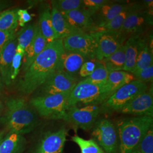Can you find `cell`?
<instances>
[{
	"mask_svg": "<svg viewBox=\"0 0 153 153\" xmlns=\"http://www.w3.org/2000/svg\"><path fill=\"white\" fill-rule=\"evenodd\" d=\"M71 140L79 147L81 153H105L93 139L86 140L78 136L71 137Z\"/></svg>",
	"mask_w": 153,
	"mask_h": 153,
	"instance_id": "cell-30",
	"label": "cell"
},
{
	"mask_svg": "<svg viewBox=\"0 0 153 153\" xmlns=\"http://www.w3.org/2000/svg\"><path fill=\"white\" fill-rule=\"evenodd\" d=\"M132 153H140V150H139V149H138V146L137 147L134 151H133V152Z\"/></svg>",
	"mask_w": 153,
	"mask_h": 153,
	"instance_id": "cell-44",
	"label": "cell"
},
{
	"mask_svg": "<svg viewBox=\"0 0 153 153\" xmlns=\"http://www.w3.org/2000/svg\"><path fill=\"white\" fill-rule=\"evenodd\" d=\"M71 91L50 95L37 96L31 99L29 104L43 118L62 119L68 108V99Z\"/></svg>",
	"mask_w": 153,
	"mask_h": 153,
	"instance_id": "cell-5",
	"label": "cell"
},
{
	"mask_svg": "<svg viewBox=\"0 0 153 153\" xmlns=\"http://www.w3.org/2000/svg\"><path fill=\"white\" fill-rule=\"evenodd\" d=\"M134 80L136 79L131 73L123 71H114L109 73L106 83L112 95L119 88Z\"/></svg>",
	"mask_w": 153,
	"mask_h": 153,
	"instance_id": "cell-24",
	"label": "cell"
},
{
	"mask_svg": "<svg viewBox=\"0 0 153 153\" xmlns=\"http://www.w3.org/2000/svg\"><path fill=\"white\" fill-rule=\"evenodd\" d=\"M117 112L137 116L153 117V89L150 88L133 99Z\"/></svg>",
	"mask_w": 153,
	"mask_h": 153,
	"instance_id": "cell-13",
	"label": "cell"
},
{
	"mask_svg": "<svg viewBox=\"0 0 153 153\" xmlns=\"http://www.w3.org/2000/svg\"><path fill=\"white\" fill-rule=\"evenodd\" d=\"M16 33V30L4 31L0 30V52L6 42Z\"/></svg>",
	"mask_w": 153,
	"mask_h": 153,
	"instance_id": "cell-39",
	"label": "cell"
},
{
	"mask_svg": "<svg viewBox=\"0 0 153 153\" xmlns=\"http://www.w3.org/2000/svg\"><path fill=\"white\" fill-rule=\"evenodd\" d=\"M25 53V50L19 45L17 44L16 53L12 61L10 70V79L12 83H13V82L16 80V77L19 74L20 68L22 65V59H23Z\"/></svg>",
	"mask_w": 153,
	"mask_h": 153,
	"instance_id": "cell-33",
	"label": "cell"
},
{
	"mask_svg": "<svg viewBox=\"0 0 153 153\" xmlns=\"http://www.w3.org/2000/svg\"><path fill=\"white\" fill-rule=\"evenodd\" d=\"M47 44V42L43 36L39 27V23L36 25L35 33L33 40L25 50L24 60L22 64V71L24 73L27 70L29 66L38 56V55L44 50Z\"/></svg>",
	"mask_w": 153,
	"mask_h": 153,
	"instance_id": "cell-18",
	"label": "cell"
},
{
	"mask_svg": "<svg viewBox=\"0 0 153 153\" xmlns=\"http://www.w3.org/2000/svg\"><path fill=\"white\" fill-rule=\"evenodd\" d=\"M36 24L26 25L21 29L16 35L18 44L23 49H27L28 45L31 42L35 33Z\"/></svg>",
	"mask_w": 153,
	"mask_h": 153,
	"instance_id": "cell-29",
	"label": "cell"
},
{
	"mask_svg": "<svg viewBox=\"0 0 153 153\" xmlns=\"http://www.w3.org/2000/svg\"><path fill=\"white\" fill-rule=\"evenodd\" d=\"M18 8L7 9L0 13V30L9 31L16 30L18 26L17 11Z\"/></svg>",
	"mask_w": 153,
	"mask_h": 153,
	"instance_id": "cell-27",
	"label": "cell"
},
{
	"mask_svg": "<svg viewBox=\"0 0 153 153\" xmlns=\"http://www.w3.org/2000/svg\"><path fill=\"white\" fill-rule=\"evenodd\" d=\"M111 95L107 83L96 85L85 79L76 83L72 90L68 99V108L78 103L86 105L102 104Z\"/></svg>",
	"mask_w": 153,
	"mask_h": 153,
	"instance_id": "cell-4",
	"label": "cell"
},
{
	"mask_svg": "<svg viewBox=\"0 0 153 153\" xmlns=\"http://www.w3.org/2000/svg\"><path fill=\"white\" fill-rule=\"evenodd\" d=\"M65 51L62 39L47 44L20 78L16 86L18 92L23 95L31 94L52 74L60 71L61 57Z\"/></svg>",
	"mask_w": 153,
	"mask_h": 153,
	"instance_id": "cell-1",
	"label": "cell"
},
{
	"mask_svg": "<svg viewBox=\"0 0 153 153\" xmlns=\"http://www.w3.org/2000/svg\"><path fill=\"white\" fill-rule=\"evenodd\" d=\"M68 131L65 127L44 134L35 153H61L65 146Z\"/></svg>",
	"mask_w": 153,
	"mask_h": 153,
	"instance_id": "cell-14",
	"label": "cell"
},
{
	"mask_svg": "<svg viewBox=\"0 0 153 153\" xmlns=\"http://www.w3.org/2000/svg\"><path fill=\"white\" fill-rule=\"evenodd\" d=\"M61 14L71 27L78 30L88 33H94L98 30L94 26L91 16L81 8Z\"/></svg>",
	"mask_w": 153,
	"mask_h": 153,
	"instance_id": "cell-17",
	"label": "cell"
},
{
	"mask_svg": "<svg viewBox=\"0 0 153 153\" xmlns=\"http://www.w3.org/2000/svg\"><path fill=\"white\" fill-rule=\"evenodd\" d=\"M100 113L98 105H88L82 108L75 105L67 109L62 120L76 128L89 131L93 128Z\"/></svg>",
	"mask_w": 153,
	"mask_h": 153,
	"instance_id": "cell-9",
	"label": "cell"
},
{
	"mask_svg": "<svg viewBox=\"0 0 153 153\" xmlns=\"http://www.w3.org/2000/svg\"><path fill=\"white\" fill-rule=\"evenodd\" d=\"M132 74L136 80L146 83L153 81V65L150 66L145 69L133 71Z\"/></svg>",
	"mask_w": 153,
	"mask_h": 153,
	"instance_id": "cell-36",
	"label": "cell"
},
{
	"mask_svg": "<svg viewBox=\"0 0 153 153\" xmlns=\"http://www.w3.org/2000/svg\"><path fill=\"white\" fill-rule=\"evenodd\" d=\"M93 33L97 39L95 58L99 61L103 60L114 53L126 40V37L119 31L99 29Z\"/></svg>",
	"mask_w": 153,
	"mask_h": 153,
	"instance_id": "cell-10",
	"label": "cell"
},
{
	"mask_svg": "<svg viewBox=\"0 0 153 153\" xmlns=\"http://www.w3.org/2000/svg\"><path fill=\"white\" fill-rule=\"evenodd\" d=\"M17 15L18 18V25L22 27L33 19V16L30 14L26 9H18Z\"/></svg>",
	"mask_w": 153,
	"mask_h": 153,
	"instance_id": "cell-38",
	"label": "cell"
},
{
	"mask_svg": "<svg viewBox=\"0 0 153 153\" xmlns=\"http://www.w3.org/2000/svg\"><path fill=\"white\" fill-rule=\"evenodd\" d=\"M109 1L107 0H83L81 9L88 12L92 16L99 9Z\"/></svg>",
	"mask_w": 153,
	"mask_h": 153,
	"instance_id": "cell-35",
	"label": "cell"
},
{
	"mask_svg": "<svg viewBox=\"0 0 153 153\" xmlns=\"http://www.w3.org/2000/svg\"><path fill=\"white\" fill-rule=\"evenodd\" d=\"M146 40L142 38L141 35H137L130 36L126 40L124 43L126 64L123 71L131 73L134 71L138 55Z\"/></svg>",
	"mask_w": 153,
	"mask_h": 153,
	"instance_id": "cell-19",
	"label": "cell"
},
{
	"mask_svg": "<svg viewBox=\"0 0 153 153\" xmlns=\"http://www.w3.org/2000/svg\"><path fill=\"white\" fill-rule=\"evenodd\" d=\"M52 7L61 13L81 9L82 0H54L51 1Z\"/></svg>",
	"mask_w": 153,
	"mask_h": 153,
	"instance_id": "cell-32",
	"label": "cell"
},
{
	"mask_svg": "<svg viewBox=\"0 0 153 153\" xmlns=\"http://www.w3.org/2000/svg\"><path fill=\"white\" fill-rule=\"evenodd\" d=\"M109 73L107 71L103 62L101 61H97V65L90 76L85 79L88 82L96 85L106 84Z\"/></svg>",
	"mask_w": 153,
	"mask_h": 153,
	"instance_id": "cell-31",
	"label": "cell"
},
{
	"mask_svg": "<svg viewBox=\"0 0 153 153\" xmlns=\"http://www.w3.org/2000/svg\"><path fill=\"white\" fill-rule=\"evenodd\" d=\"M148 88L146 83L134 80L119 88L111 95L99 107L100 111L104 114L118 112L133 99L146 92Z\"/></svg>",
	"mask_w": 153,
	"mask_h": 153,
	"instance_id": "cell-6",
	"label": "cell"
},
{
	"mask_svg": "<svg viewBox=\"0 0 153 153\" xmlns=\"http://www.w3.org/2000/svg\"><path fill=\"white\" fill-rule=\"evenodd\" d=\"M4 88H5V85L4 83V82H3L2 79V77L1 76V74H0V95L3 92Z\"/></svg>",
	"mask_w": 153,
	"mask_h": 153,
	"instance_id": "cell-41",
	"label": "cell"
},
{
	"mask_svg": "<svg viewBox=\"0 0 153 153\" xmlns=\"http://www.w3.org/2000/svg\"><path fill=\"white\" fill-rule=\"evenodd\" d=\"M153 117L136 116L120 120L117 131L120 140L119 153H132L142 137L153 126Z\"/></svg>",
	"mask_w": 153,
	"mask_h": 153,
	"instance_id": "cell-3",
	"label": "cell"
},
{
	"mask_svg": "<svg viewBox=\"0 0 153 153\" xmlns=\"http://www.w3.org/2000/svg\"><path fill=\"white\" fill-rule=\"evenodd\" d=\"M74 76L59 71L52 74L38 88V96H45L71 91L76 85Z\"/></svg>",
	"mask_w": 153,
	"mask_h": 153,
	"instance_id": "cell-11",
	"label": "cell"
},
{
	"mask_svg": "<svg viewBox=\"0 0 153 153\" xmlns=\"http://www.w3.org/2000/svg\"><path fill=\"white\" fill-rule=\"evenodd\" d=\"M153 52L151 51L148 42L146 40L138 55L135 68L133 71L145 69L150 66L153 65Z\"/></svg>",
	"mask_w": 153,
	"mask_h": 153,
	"instance_id": "cell-28",
	"label": "cell"
},
{
	"mask_svg": "<svg viewBox=\"0 0 153 153\" xmlns=\"http://www.w3.org/2000/svg\"><path fill=\"white\" fill-rule=\"evenodd\" d=\"M7 133V131L6 130H2V131H0V144L1 142L2 141L3 138L4 136H5L6 134Z\"/></svg>",
	"mask_w": 153,
	"mask_h": 153,
	"instance_id": "cell-42",
	"label": "cell"
},
{
	"mask_svg": "<svg viewBox=\"0 0 153 153\" xmlns=\"http://www.w3.org/2000/svg\"><path fill=\"white\" fill-rule=\"evenodd\" d=\"M126 48L123 45L114 53L101 61L103 62L108 73L111 71H123L126 64Z\"/></svg>",
	"mask_w": 153,
	"mask_h": 153,
	"instance_id": "cell-26",
	"label": "cell"
},
{
	"mask_svg": "<svg viewBox=\"0 0 153 153\" xmlns=\"http://www.w3.org/2000/svg\"><path fill=\"white\" fill-rule=\"evenodd\" d=\"M82 55L65 51L61 60L60 71L71 76H74L79 71L85 62Z\"/></svg>",
	"mask_w": 153,
	"mask_h": 153,
	"instance_id": "cell-21",
	"label": "cell"
},
{
	"mask_svg": "<svg viewBox=\"0 0 153 153\" xmlns=\"http://www.w3.org/2000/svg\"><path fill=\"white\" fill-rule=\"evenodd\" d=\"M4 109H5V106L3 104V103L2 102V101L0 100V117H1V116L3 114Z\"/></svg>",
	"mask_w": 153,
	"mask_h": 153,
	"instance_id": "cell-43",
	"label": "cell"
},
{
	"mask_svg": "<svg viewBox=\"0 0 153 153\" xmlns=\"http://www.w3.org/2000/svg\"><path fill=\"white\" fill-rule=\"evenodd\" d=\"M131 3L126 2H111L103 6L93 16L94 26L99 29L111 21L115 16L124 10Z\"/></svg>",
	"mask_w": 153,
	"mask_h": 153,
	"instance_id": "cell-16",
	"label": "cell"
},
{
	"mask_svg": "<svg viewBox=\"0 0 153 153\" xmlns=\"http://www.w3.org/2000/svg\"><path fill=\"white\" fill-rule=\"evenodd\" d=\"M17 44L15 33L6 42L0 52V74L5 86L7 88L10 87L13 84L10 79V70Z\"/></svg>",
	"mask_w": 153,
	"mask_h": 153,
	"instance_id": "cell-15",
	"label": "cell"
},
{
	"mask_svg": "<svg viewBox=\"0 0 153 153\" xmlns=\"http://www.w3.org/2000/svg\"><path fill=\"white\" fill-rule=\"evenodd\" d=\"M143 7L138 3H131L124 10L115 16L111 21L102 28L104 30L111 31H119L126 19L131 14L139 10H143Z\"/></svg>",
	"mask_w": 153,
	"mask_h": 153,
	"instance_id": "cell-23",
	"label": "cell"
},
{
	"mask_svg": "<svg viewBox=\"0 0 153 153\" xmlns=\"http://www.w3.org/2000/svg\"><path fill=\"white\" fill-rule=\"evenodd\" d=\"M97 65V62L94 61H89L85 62L81 67L79 74L80 76L87 78L91 74Z\"/></svg>",
	"mask_w": 153,
	"mask_h": 153,
	"instance_id": "cell-37",
	"label": "cell"
},
{
	"mask_svg": "<svg viewBox=\"0 0 153 153\" xmlns=\"http://www.w3.org/2000/svg\"><path fill=\"white\" fill-rule=\"evenodd\" d=\"M153 25L152 13L148 10H139L128 16L123 23L119 33L127 38L128 35H141Z\"/></svg>",
	"mask_w": 153,
	"mask_h": 153,
	"instance_id": "cell-12",
	"label": "cell"
},
{
	"mask_svg": "<svg viewBox=\"0 0 153 153\" xmlns=\"http://www.w3.org/2000/svg\"><path fill=\"white\" fill-rule=\"evenodd\" d=\"M25 145L23 135L7 131L0 144V153H21Z\"/></svg>",
	"mask_w": 153,
	"mask_h": 153,
	"instance_id": "cell-22",
	"label": "cell"
},
{
	"mask_svg": "<svg viewBox=\"0 0 153 153\" xmlns=\"http://www.w3.org/2000/svg\"><path fill=\"white\" fill-rule=\"evenodd\" d=\"M38 23L41 33L45 39L47 44L57 39L52 26L51 13L49 7L45 8L42 11Z\"/></svg>",
	"mask_w": 153,
	"mask_h": 153,
	"instance_id": "cell-25",
	"label": "cell"
},
{
	"mask_svg": "<svg viewBox=\"0 0 153 153\" xmlns=\"http://www.w3.org/2000/svg\"><path fill=\"white\" fill-rule=\"evenodd\" d=\"M51 13L52 26L57 39H63L73 33L83 32L71 27L61 13L56 9L52 7Z\"/></svg>",
	"mask_w": 153,
	"mask_h": 153,
	"instance_id": "cell-20",
	"label": "cell"
},
{
	"mask_svg": "<svg viewBox=\"0 0 153 153\" xmlns=\"http://www.w3.org/2000/svg\"><path fill=\"white\" fill-rule=\"evenodd\" d=\"M138 149L141 153H153V126L142 137L138 145Z\"/></svg>",
	"mask_w": 153,
	"mask_h": 153,
	"instance_id": "cell-34",
	"label": "cell"
},
{
	"mask_svg": "<svg viewBox=\"0 0 153 153\" xmlns=\"http://www.w3.org/2000/svg\"><path fill=\"white\" fill-rule=\"evenodd\" d=\"M93 140L103 149L105 153H117L118 137L115 125L107 119L96 121L91 133Z\"/></svg>",
	"mask_w": 153,
	"mask_h": 153,
	"instance_id": "cell-7",
	"label": "cell"
},
{
	"mask_svg": "<svg viewBox=\"0 0 153 153\" xmlns=\"http://www.w3.org/2000/svg\"><path fill=\"white\" fill-rule=\"evenodd\" d=\"M65 50L82 55L85 58L95 57L97 39L94 33L79 32L62 39Z\"/></svg>",
	"mask_w": 153,
	"mask_h": 153,
	"instance_id": "cell-8",
	"label": "cell"
},
{
	"mask_svg": "<svg viewBox=\"0 0 153 153\" xmlns=\"http://www.w3.org/2000/svg\"><path fill=\"white\" fill-rule=\"evenodd\" d=\"M7 131L23 135L38 126L39 119L33 107L22 98H11L5 102V111L0 118Z\"/></svg>",
	"mask_w": 153,
	"mask_h": 153,
	"instance_id": "cell-2",
	"label": "cell"
},
{
	"mask_svg": "<svg viewBox=\"0 0 153 153\" xmlns=\"http://www.w3.org/2000/svg\"><path fill=\"white\" fill-rule=\"evenodd\" d=\"M11 2L8 1L0 0V13L5 11L7 8L11 5Z\"/></svg>",
	"mask_w": 153,
	"mask_h": 153,
	"instance_id": "cell-40",
	"label": "cell"
}]
</instances>
